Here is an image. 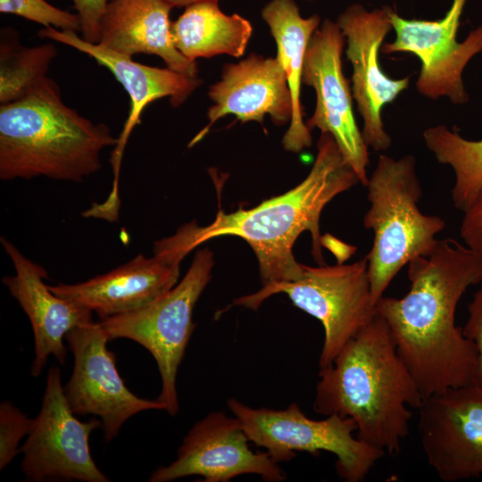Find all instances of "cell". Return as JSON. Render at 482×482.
I'll list each match as a JSON object with an SVG mask.
<instances>
[{
    "label": "cell",
    "instance_id": "cell-1",
    "mask_svg": "<svg viewBox=\"0 0 482 482\" xmlns=\"http://www.w3.org/2000/svg\"><path fill=\"white\" fill-rule=\"evenodd\" d=\"M407 265L409 292L401 298L383 295L376 312L423 398L473 383L476 348L456 326L455 313L468 288L482 281V254L445 238Z\"/></svg>",
    "mask_w": 482,
    "mask_h": 482
},
{
    "label": "cell",
    "instance_id": "cell-2",
    "mask_svg": "<svg viewBox=\"0 0 482 482\" xmlns=\"http://www.w3.org/2000/svg\"><path fill=\"white\" fill-rule=\"evenodd\" d=\"M358 183V176L345 161L334 137L321 133L314 163L294 188L251 209L239 208L229 213L220 210L211 224L201 227L193 221L174 235L187 253L212 238L241 237L257 257L262 286L294 281L302 276L303 265L293 254L297 237L303 231L311 233L312 255L324 265L321 212L337 195Z\"/></svg>",
    "mask_w": 482,
    "mask_h": 482
},
{
    "label": "cell",
    "instance_id": "cell-3",
    "mask_svg": "<svg viewBox=\"0 0 482 482\" xmlns=\"http://www.w3.org/2000/svg\"><path fill=\"white\" fill-rule=\"evenodd\" d=\"M319 377L314 411L352 418L360 440L392 456L401 452L410 433V408L418 410L424 398L380 315L376 312Z\"/></svg>",
    "mask_w": 482,
    "mask_h": 482
},
{
    "label": "cell",
    "instance_id": "cell-4",
    "mask_svg": "<svg viewBox=\"0 0 482 482\" xmlns=\"http://www.w3.org/2000/svg\"><path fill=\"white\" fill-rule=\"evenodd\" d=\"M118 138L62 100L46 77L22 98L0 104V179L81 182L101 167V152Z\"/></svg>",
    "mask_w": 482,
    "mask_h": 482
},
{
    "label": "cell",
    "instance_id": "cell-5",
    "mask_svg": "<svg viewBox=\"0 0 482 482\" xmlns=\"http://www.w3.org/2000/svg\"><path fill=\"white\" fill-rule=\"evenodd\" d=\"M366 187L370 208L363 224L374 234L366 257L370 294L376 306L406 264L433 250L438 240L436 236L445 228V222L441 217L424 214L419 209L422 187L416 159L411 154L400 159L380 154Z\"/></svg>",
    "mask_w": 482,
    "mask_h": 482
},
{
    "label": "cell",
    "instance_id": "cell-6",
    "mask_svg": "<svg viewBox=\"0 0 482 482\" xmlns=\"http://www.w3.org/2000/svg\"><path fill=\"white\" fill-rule=\"evenodd\" d=\"M213 253L199 249L182 280L153 302L99 321L110 339L127 338L145 348L156 362L162 387L158 400L175 416L179 408L177 374L195 328L194 307L212 278Z\"/></svg>",
    "mask_w": 482,
    "mask_h": 482
},
{
    "label": "cell",
    "instance_id": "cell-7",
    "mask_svg": "<svg viewBox=\"0 0 482 482\" xmlns=\"http://www.w3.org/2000/svg\"><path fill=\"white\" fill-rule=\"evenodd\" d=\"M227 405L242 424L249 441L266 449L277 463L294 459L295 452L313 456L321 451L329 452L337 457L336 470L340 478L359 482L386 455L354 436L357 426L349 417L331 414L324 420H312L296 403L283 410H273L253 408L230 398Z\"/></svg>",
    "mask_w": 482,
    "mask_h": 482
},
{
    "label": "cell",
    "instance_id": "cell-8",
    "mask_svg": "<svg viewBox=\"0 0 482 482\" xmlns=\"http://www.w3.org/2000/svg\"><path fill=\"white\" fill-rule=\"evenodd\" d=\"M278 293L286 294L295 307L321 323L324 341L320 370L331 365L376 314L366 256L350 264L303 265V274L296 280L265 285L255 293L235 299L233 304L256 310Z\"/></svg>",
    "mask_w": 482,
    "mask_h": 482
},
{
    "label": "cell",
    "instance_id": "cell-9",
    "mask_svg": "<svg viewBox=\"0 0 482 482\" xmlns=\"http://www.w3.org/2000/svg\"><path fill=\"white\" fill-rule=\"evenodd\" d=\"M101 427V420L82 422L76 418L64 395L61 370L51 367L41 409L20 448L23 474L31 481H110L96 466L89 448L91 432Z\"/></svg>",
    "mask_w": 482,
    "mask_h": 482
},
{
    "label": "cell",
    "instance_id": "cell-10",
    "mask_svg": "<svg viewBox=\"0 0 482 482\" xmlns=\"http://www.w3.org/2000/svg\"><path fill=\"white\" fill-rule=\"evenodd\" d=\"M467 0H453L445 15L437 21L404 19L386 8L393 42L381 46L384 54L410 53L420 62L416 87L423 96L447 97L454 104L469 101L462 74L470 61L482 52V25L462 41L457 40L460 19Z\"/></svg>",
    "mask_w": 482,
    "mask_h": 482
},
{
    "label": "cell",
    "instance_id": "cell-11",
    "mask_svg": "<svg viewBox=\"0 0 482 482\" xmlns=\"http://www.w3.org/2000/svg\"><path fill=\"white\" fill-rule=\"evenodd\" d=\"M65 340L74 359L72 374L63 386L66 400L75 415L100 418L105 443L117 436L122 424L137 413L165 411L158 399L140 398L127 387L116 368L115 355L107 348L111 339L99 322L74 328Z\"/></svg>",
    "mask_w": 482,
    "mask_h": 482
},
{
    "label": "cell",
    "instance_id": "cell-12",
    "mask_svg": "<svg viewBox=\"0 0 482 482\" xmlns=\"http://www.w3.org/2000/svg\"><path fill=\"white\" fill-rule=\"evenodd\" d=\"M345 38L337 22L325 19L313 33L304 58L302 81L316 94L313 114L305 122L312 131L330 134L345 161L361 184L369 180L368 145L359 129L353 110V92L343 72L342 54Z\"/></svg>",
    "mask_w": 482,
    "mask_h": 482
},
{
    "label": "cell",
    "instance_id": "cell-13",
    "mask_svg": "<svg viewBox=\"0 0 482 482\" xmlns=\"http://www.w3.org/2000/svg\"><path fill=\"white\" fill-rule=\"evenodd\" d=\"M418 411L420 444L439 478L482 477V386L473 382L433 394Z\"/></svg>",
    "mask_w": 482,
    "mask_h": 482
},
{
    "label": "cell",
    "instance_id": "cell-14",
    "mask_svg": "<svg viewBox=\"0 0 482 482\" xmlns=\"http://www.w3.org/2000/svg\"><path fill=\"white\" fill-rule=\"evenodd\" d=\"M237 417L213 411L197 421L185 436L177 459L153 471L150 482H169L201 476L205 482H228L254 474L267 482L286 479L285 471L267 452L254 453Z\"/></svg>",
    "mask_w": 482,
    "mask_h": 482
},
{
    "label": "cell",
    "instance_id": "cell-15",
    "mask_svg": "<svg viewBox=\"0 0 482 482\" xmlns=\"http://www.w3.org/2000/svg\"><path fill=\"white\" fill-rule=\"evenodd\" d=\"M346 42V57L353 67L352 92L363 120L362 137L375 151L390 148L392 139L384 129L383 107L410 84V76L391 79L379 65L382 42L392 29L386 7L368 11L360 4L348 6L337 20Z\"/></svg>",
    "mask_w": 482,
    "mask_h": 482
},
{
    "label": "cell",
    "instance_id": "cell-16",
    "mask_svg": "<svg viewBox=\"0 0 482 482\" xmlns=\"http://www.w3.org/2000/svg\"><path fill=\"white\" fill-rule=\"evenodd\" d=\"M154 255L137 254L129 262L87 281L48 286L56 295L96 312L100 320L137 310L170 290L184 259L161 240Z\"/></svg>",
    "mask_w": 482,
    "mask_h": 482
},
{
    "label": "cell",
    "instance_id": "cell-17",
    "mask_svg": "<svg viewBox=\"0 0 482 482\" xmlns=\"http://www.w3.org/2000/svg\"><path fill=\"white\" fill-rule=\"evenodd\" d=\"M208 96L213 102L207 112L209 122L189 146L203 139L211 127L226 115L233 114L242 123L262 124L265 115L278 126L291 120V93L277 58L253 53L237 63L226 64L221 79L210 87Z\"/></svg>",
    "mask_w": 482,
    "mask_h": 482
},
{
    "label": "cell",
    "instance_id": "cell-18",
    "mask_svg": "<svg viewBox=\"0 0 482 482\" xmlns=\"http://www.w3.org/2000/svg\"><path fill=\"white\" fill-rule=\"evenodd\" d=\"M1 243L15 269L14 275L2 281L30 321L35 345L30 373L37 377L51 355L64 364L65 336L76 327L93 322V312L54 294L44 282L47 272L42 266L25 257L6 238L1 237Z\"/></svg>",
    "mask_w": 482,
    "mask_h": 482
},
{
    "label": "cell",
    "instance_id": "cell-19",
    "mask_svg": "<svg viewBox=\"0 0 482 482\" xmlns=\"http://www.w3.org/2000/svg\"><path fill=\"white\" fill-rule=\"evenodd\" d=\"M38 37L69 46L87 54L107 68L120 82L130 99L128 119L112 156L115 173H119L121 156L134 127L140 122L145 108L152 102L170 98L173 107H179L202 84L198 77H191L168 67L159 68L135 62L132 57L120 54L99 44L85 41L72 30H60L53 27L38 31Z\"/></svg>",
    "mask_w": 482,
    "mask_h": 482
},
{
    "label": "cell",
    "instance_id": "cell-20",
    "mask_svg": "<svg viewBox=\"0 0 482 482\" xmlns=\"http://www.w3.org/2000/svg\"><path fill=\"white\" fill-rule=\"evenodd\" d=\"M172 9L165 0H110L101 20L97 44L129 57L156 55L166 67L198 77L196 62L183 56L173 44Z\"/></svg>",
    "mask_w": 482,
    "mask_h": 482
},
{
    "label": "cell",
    "instance_id": "cell-21",
    "mask_svg": "<svg viewBox=\"0 0 482 482\" xmlns=\"http://www.w3.org/2000/svg\"><path fill=\"white\" fill-rule=\"evenodd\" d=\"M261 15L275 40L276 58L286 73L292 97V117L282 145L286 150L297 153L309 147L312 141L303 121L301 85L306 50L320 25V18L316 14L303 18L294 0H270Z\"/></svg>",
    "mask_w": 482,
    "mask_h": 482
},
{
    "label": "cell",
    "instance_id": "cell-22",
    "mask_svg": "<svg viewBox=\"0 0 482 482\" xmlns=\"http://www.w3.org/2000/svg\"><path fill=\"white\" fill-rule=\"evenodd\" d=\"M171 37L177 50L187 59L220 54L241 57L253 33L251 22L243 16L224 13L217 1H204L185 7L171 22Z\"/></svg>",
    "mask_w": 482,
    "mask_h": 482
},
{
    "label": "cell",
    "instance_id": "cell-23",
    "mask_svg": "<svg viewBox=\"0 0 482 482\" xmlns=\"http://www.w3.org/2000/svg\"><path fill=\"white\" fill-rule=\"evenodd\" d=\"M423 138L437 162L452 168V200L454 207L463 212L482 188V139L468 140L445 125L427 129Z\"/></svg>",
    "mask_w": 482,
    "mask_h": 482
},
{
    "label": "cell",
    "instance_id": "cell-24",
    "mask_svg": "<svg viewBox=\"0 0 482 482\" xmlns=\"http://www.w3.org/2000/svg\"><path fill=\"white\" fill-rule=\"evenodd\" d=\"M57 54L56 47L51 43L24 46L16 31H2L0 104L22 98L45 79Z\"/></svg>",
    "mask_w": 482,
    "mask_h": 482
},
{
    "label": "cell",
    "instance_id": "cell-25",
    "mask_svg": "<svg viewBox=\"0 0 482 482\" xmlns=\"http://www.w3.org/2000/svg\"><path fill=\"white\" fill-rule=\"evenodd\" d=\"M0 12L24 18L45 28L80 31L77 13L55 7L46 0H0Z\"/></svg>",
    "mask_w": 482,
    "mask_h": 482
},
{
    "label": "cell",
    "instance_id": "cell-26",
    "mask_svg": "<svg viewBox=\"0 0 482 482\" xmlns=\"http://www.w3.org/2000/svg\"><path fill=\"white\" fill-rule=\"evenodd\" d=\"M33 425L29 419L10 401L0 405V470L8 466L20 453L19 444L29 435Z\"/></svg>",
    "mask_w": 482,
    "mask_h": 482
},
{
    "label": "cell",
    "instance_id": "cell-27",
    "mask_svg": "<svg viewBox=\"0 0 482 482\" xmlns=\"http://www.w3.org/2000/svg\"><path fill=\"white\" fill-rule=\"evenodd\" d=\"M468 304V319L463 328V336L473 343L477 353V370L474 383L482 386V281Z\"/></svg>",
    "mask_w": 482,
    "mask_h": 482
},
{
    "label": "cell",
    "instance_id": "cell-28",
    "mask_svg": "<svg viewBox=\"0 0 482 482\" xmlns=\"http://www.w3.org/2000/svg\"><path fill=\"white\" fill-rule=\"evenodd\" d=\"M80 21L81 37L97 44L103 14L110 0H71Z\"/></svg>",
    "mask_w": 482,
    "mask_h": 482
},
{
    "label": "cell",
    "instance_id": "cell-29",
    "mask_svg": "<svg viewBox=\"0 0 482 482\" xmlns=\"http://www.w3.org/2000/svg\"><path fill=\"white\" fill-rule=\"evenodd\" d=\"M460 235L468 247L482 254V188L463 212Z\"/></svg>",
    "mask_w": 482,
    "mask_h": 482
},
{
    "label": "cell",
    "instance_id": "cell-30",
    "mask_svg": "<svg viewBox=\"0 0 482 482\" xmlns=\"http://www.w3.org/2000/svg\"><path fill=\"white\" fill-rule=\"evenodd\" d=\"M167 3H169L173 8L174 7H187L190 4L204 2V1H217L220 0H165Z\"/></svg>",
    "mask_w": 482,
    "mask_h": 482
},
{
    "label": "cell",
    "instance_id": "cell-31",
    "mask_svg": "<svg viewBox=\"0 0 482 482\" xmlns=\"http://www.w3.org/2000/svg\"><path fill=\"white\" fill-rule=\"evenodd\" d=\"M305 1H313V0H305Z\"/></svg>",
    "mask_w": 482,
    "mask_h": 482
}]
</instances>
